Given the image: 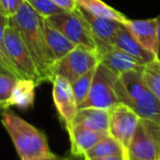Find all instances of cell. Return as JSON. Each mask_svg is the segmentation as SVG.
I'll list each match as a JSON object with an SVG mask.
<instances>
[{
  "mask_svg": "<svg viewBox=\"0 0 160 160\" xmlns=\"http://www.w3.org/2000/svg\"><path fill=\"white\" fill-rule=\"evenodd\" d=\"M86 160H127V151L125 153H120V155L104 156V157H98V158H92V159H86Z\"/></svg>",
  "mask_w": 160,
  "mask_h": 160,
  "instance_id": "cell-28",
  "label": "cell"
},
{
  "mask_svg": "<svg viewBox=\"0 0 160 160\" xmlns=\"http://www.w3.org/2000/svg\"><path fill=\"white\" fill-rule=\"evenodd\" d=\"M109 112V134L127 151L140 118L123 103H118Z\"/></svg>",
  "mask_w": 160,
  "mask_h": 160,
  "instance_id": "cell-8",
  "label": "cell"
},
{
  "mask_svg": "<svg viewBox=\"0 0 160 160\" xmlns=\"http://www.w3.org/2000/svg\"><path fill=\"white\" fill-rule=\"evenodd\" d=\"M110 112L97 108L78 109L72 124H80L87 128L99 132H109Z\"/></svg>",
  "mask_w": 160,
  "mask_h": 160,
  "instance_id": "cell-16",
  "label": "cell"
},
{
  "mask_svg": "<svg viewBox=\"0 0 160 160\" xmlns=\"http://www.w3.org/2000/svg\"><path fill=\"white\" fill-rule=\"evenodd\" d=\"M160 150V125L140 118L127 149L133 160H157Z\"/></svg>",
  "mask_w": 160,
  "mask_h": 160,
  "instance_id": "cell-7",
  "label": "cell"
},
{
  "mask_svg": "<svg viewBox=\"0 0 160 160\" xmlns=\"http://www.w3.org/2000/svg\"><path fill=\"white\" fill-rule=\"evenodd\" d=\"M8 21L12 27L16 28L24 42L42 82H52V66L54 59L45 42L43 18L23 1L16 14L8 18Z\"/></svg>",
  "mask_w": 160,
  "mask_h": 160,
  "instance_id": "cell-1",
  "label": "cell"
},
{
  "mask_svg": "<svg viewBox=\"0 0 160 160\" xmlns=\"http://www.w3.org/2000/svg\"><path fill=\"white\" fill-rule=\"evenodd\" d=\"M127 160H133V159H129V158H128V156H127Z\"/></svg>",
  "mask_w": 160,
  "mask_h": 160,
  "instance_id": "cell-34",
  "label": "cell"
},
{
  "mask_svg": "<svg viewBox=\"0 0 160 160\" xmlns=\"http://www.w3.org/2000/svg\"><path fill=\"white\" fill-rule=\"evenodd\" d=\"M78 10L89 27L92 38L96 43L98 56L114 48V38H115L116 33L123 23L112 20V19L96 17L93 14H90L89 12L85 11L80 7H78Z\"/></svg>",
  "mask_w": 160,
  "mask_h": 160,
  "instance_id": "cell-9",
  "label": "cell"
},
{
  "mask_svg": "<svg viewBox=\"0 0 160 160\" xmlns=\"http://www.w3.org/2000/svg\"><path fill=\"white\" fill-rule=\"evenodd\" d=\"M17 79L18 78L11 75L0 72V111H5L11 108L10 99Z\"/></svg>",
  "mask_w": 160,
  "mask_h": 160,
  "instance_id": "cell-23",
  "label": "cell"
},
{
  "mask_svg": "<svg viewBox=\"0 0 160 160\" xmlns=\"http://www.w3.org/2000/svg\"><path fill=\"white\" fill-rule=\"evenodd\" d=\"M43 33H44L45 42L54 59V62L64 57L66 54H68L71 49L76 47L45 18H43Z\"/></svg>",
  "mask_w": 160,
  "mask_h": 160,
  "instance_id": "cell-15",
  "label": "cell"
},
{
  "mask_svg": "<svg viewBox=\"0 0 160 160\" xmlns=\"http://www.w3.org/2000/svg\"><path fill=\"white\" fill-rule=\"evenodd\" d=\"M142 75L148 89L160 101V60L155 58L145 65Z\"/></svg>",
  "mask_w": 160,
  "mask_h": 160,
  "instance_id": "cell-21",
  "label": "cell"
},
{
  "mask_svg": "<svg viewBox=\"0 0 160 160\" xmlns=\"http://www.w3.org/2000/svg\"><path fill=\"white\" fill-rule=\"evenodd\" d=\"M53 83V100L59 118L64 123L66 129L72 124L73 118L78 111V103L76 101L71 83L60 76H55Z\"/></svg>",
  "mask_w": 160,
  "mask_h": 160,
  "instance_id": "cell-10",
  "label": "cell"
},
{
  "mask_svg": "<svg viewBox=\"0 0 160 160\" xmlns=\"http://www.w3.org/2000/svg\"><path fill=\"white\" fill-rule=\"evenodd\" d=\"M94 70H96V67L92 68L91 70L87 71L86 73H83L82 76H80L79 78H77L71 83V87H72V91L73 94H75L76 101L78 103V107H79L80 103L85 101V99L87 98L88 93H89L92 80H93Z\"/></svg>",
  "mask_w": 160,
  "mask_h": 160,
  "instance_id": "cell-22",
  "label": "cell"
},
{
  "mask_svg": "<svg viewBox=\"0 0 160 160\" xmlns=\"http://www.w3.org/2000/svg\"><path fill=\"white\" fill-rule=\"evenodd\" d=\"M99 56L96 51L76 46L68 54L56 60L52 66V76H60L72 83L77 78L98 65Z\"/></svg>",
  "mask_w": 160,
  "mask_h": 160,
  "instance_id": "cell-6",
  "label": "cell"
},
{
  "mask_svg": "<svg viewBox=\"0 0 160 160\" xmlns=\"http://www.w3.org/2000/svg\"><path fill=\"white\" fill-rule=\"evenodd\" d=\"M36 87L38 85L33 80L18 78L12 89L10 99L11 107H18L21 110H28L33 107Z\"/></svg>",
  "mask_w": 160,
  "mask_h": 160,
  "instance_id": "cell-18",
  "label": "cell"
},
{
  "mask_svg": "<svg viewBox=\"0 0 160 160\" xmlns=\"http://www.w3.org/2000/svg\"><path fill=\"white\" fill-rule=\"evenodd\" d=\"M157 160H160V150H159V155H158V157H157Z\"/></svg>",
  "mask_w": 160,
  "mask_h": 160,
  "instance_id": "cell-33",
  "label": "cell"
},
{
  "mask_svg": "<svg viewBox=\"0 0 160 160\" xmlns=\"http://www.w3.org/2000/svg\"><path fill=\"white\" fill-rule=\"evenodd\" d=\"M8 24V18L5 16H0V72L8 73L13 77L18 78L16 70L12 67L11 62H9V58L7 56L3 45V34H5L6 27Z\"/></svg>",
  "mask_w": 160,
  "mask_h": 160,
  "instance_id": "cell-24",
  "label": "cell"
},
{
  "mask_svg": "<svg viewBox=\"0 0 160 160\" xmlns=\"http://www.w3.org/2000/svg\"><path fill=\"white\" fill-rule=\"evenodd\" d=\"M25 2L42 18H48L64 11L55 5L52 0H24Z\"/></svg>",
  "mask_w": 160,
  "mask_h": 160,
  "instance_id": "cell-25",
  "label": "cell"
},
{
  "mask_svg": "<svg viewBox=\"0 0 160 160\" xmlns=\"http://www.w3.org/2000/svg\"><path fill=\"white\" fill-rule=\"evenodd\" d=\"M76 2L78 7L96 17L112 19L121 23H124L127 20L126 16L112 8L111 6L107 5L102 0H76Z\"/></svg>",
  "mask_w": 160,
  "mask_h": 160,
  "instance_id": "cell-19",
  "label": "cell"
},
{
  "mask_svg": "<svg viewBox=\"0 0 160 160\" xmlns=\"http://www.w3.org/2000/svg\"><path fill=\"white\" fill-rule=\"evenodd\" d=\"M123 24L128 29L134 38L147 49L157 56V20L145 19V20H129L127 19Z\"/></svg>",
  "mask_w": 160,
  "mask_h": 160,
  "instance_id": "cell-12",
  "label": "cell"
},
{
  "mask_svg": "<svg viewBox=\"0 0 160 160\" xmlns=\"http://www.w3.org/2000/svg\"><path fill=\"white\" fill-rule=\"evenodd\" d=\"M28 160H65V157H60V156H57L53 152H49L47 155L38 156V157L31 158V159H28Z\"/></svg>",
  "mask_w": 160,
  "mask_h": 160,
  "instance_id": "cell-29",
  "label": "cell"
},
{
  "mask_svg": "<svg viewBox=\"0 0 160 160\" xmlns=\"http://www.w3.org/2000/svg\"><path fill=\"white\" fill-rule=\"evenodd\" d=\"M0 116L1 123L9 134L21 160L52 152L46 135L41 129L28 123L11 109L2 111Z\"/></svg>",
  "mask_w": 160,
  "mask_h": 160,
  "instance_id": "cell-2",
  "label": "cell"
},
{
  "mask_svg": "<svg viewBox=\"0 0 160 160\" xmlns=\"http://www.w3.org/2000/svg\"><path fill=\"white\" fill-rule=\"evenodd\" d=\"M67 132L70 139V153L81 156L109 134V132L93 131L80 124H71Z\"/></svg>",
  "mask_w": 160,
  "mask_h": 160,
  "instance_id": "cell-11",
  "label": "cell"
},
{
  "mask_svg": "<svg viewBox=\"0 0 160 160\" xmlns=\"http://www.w3.org/2000/svg\"><path fill=\"white\" fill-rule=\"evenodd\" d=\"M99 62L112 70L116 75H121L129 70L142 71L145 64L134 56L118 48H112L99 56Z\"/></svg>",
  "mask_w": 160,
  "mask_h": 160,
  "instance_id": "cell-13",
  "label": "cell"
},
{
  "mask_svg": "<svg viewBox=\"0 0 160 160\" xmlns=\"http://www.w3.org/2000/svg\"><path fill=\"white\" fill-rule=\"evenodd\" d=\"M1 112H2V111H0V114H1Z\"/></svg>",
  "mask_w": 160,
  "mask_h": 160,
  "instance_id": "cell-35",
  "label": "cell"
},
{
  "mask_svg": "<svg viewBox=\"0 0 160 160\" xmlns=\"http://www.w3.org/2000/svg\"><path fill=\"white\" fill-rule=\"evenodd\" d=\"M52 1L64 11H73L78 7L76 0H52Z\"/></svg>",
  "mask_w": 160,
  "mask_h": 160,
  "instance_id": "cell-27",
  "label": "cell"
},
{
  "mask_svg": "<svg viewBox=\"0 0 160 160\" xmlns=\"http://www.w3.org/2000/svg\"><path fill=\"white\" fill-rule=\"evenodd\" d=\"M126 150L124 147L118 142L114 137H112L110 134L101 138L94 146H92L88 151L83 153V157L86 159H92V158L104 157V156L111 155H120L125 153Z\"/></svg>",
  "mask_w": 160,
  "mask_h": 160,
  "instance_id": "cell-20",
  "label": "cell"
},
{
  "mask_svg": "<svg viewBox=\"0 0 160 160\" xmlns=\"http://www.w3.org/2000/svg\"><path fill=\"white\" fill-rule=\"evenodd\" d=\"M3 45L9 62L16 70L18 78L33 80L38 86L43 83L24 42L9 21L3 34Z\"/></svg>",
  "mask_w": 160,
  "mask_h": 160,
  "instance_id": "cell-4",
  "label": "cell"
},
{
  "mask_svg": "<svg viewBox=\"0 0 160 160\" xmlns=\"http://www.w3.org/2000/svg\"><path fill=\"white\" fill-rule=\"evenodd\" d=\"M75 46H81L97 52L96 43L86 20L80 14L78 7L73 11H62L45 18Z\"/></svg>",
  "mask_w": 160,
  "mask_h": 160,
  "instance_id": "cell-5",
  "label": "cell"
},
{
  "mask_svg": "<svg viewBox=\"0 0 160 160\" xmlns=\"http://www.w3.org/2000/svg\"><path fill=\"white\" fill-rule=\"evenodd\" d=\"M65 160H86L85 157L81 155H72V153H69L67 157H65Z\"/></svg>",
  "mask_w": 160,
  "mask_h": 160,
  "instance_id": "cell-31",
  "label": "cell"
},
{
  "mask_svg": "<svg viewBox=\"0 0 160 160\" xmlns=\"http://www.w3.org/2000/svg\"><path fill=\"white\" fill-rule=\"evenodd\" d=\"M24 0H0V5L3 10V13L7 18H10L19 10Z\"/></svg>",
  "mask_w": 160,
  "mask_h": 160,
  "instance_id": "cell-26",
  "label": "cell"
},
{
  "mask_svg": "<svg viewBox=\"0 0 160 160\" xmlns=\"http://www.w3.org/2000/svg\"><path fill=\"white\" fill-rule=\"evenodd\" d=\"M0 16H5V13H3L2 8H1V5H0ZM5 17H6V16H5Z\"/></svg>",
  "mask_w": 160,
  "mask_h": 160,
  "instance_id": "cell-32",
  "label": "cell"
},
{
  "mask_svg": "<svg viewBox=\"0 0 160 160\" xmlns=\"http://www.w3.org/2000/svg\"><path fill=\"white\" fill-rule=\"evenodd\" d=\"M156 20H157V43H158L157 58L160 60V14L156 18Z\"/></svg>",
  "mask_w": 160,
  "mask_h": 160,
  "instance_id": "cell-30",
  "label": "cell"
},
{
  "mask_svg": "<svg viewBox=\"0 0 160 160\" xmlns=\"http://www.w3.org/2000/svg\"><path fill=\"white\" fill-rule=\"evenodd\" d=\"M113 46L115 47V48H118V49H121V51H123V52H125V53L136 57L142 62H144L145 65L150 62L151 60H153L155 58H157V56H156L155 54L147 51V49L134 38V35L128 31V29H127L124 24L121 25V28L118 29V33H116V35H115V38H114Z\"/></svg>",
  "mask_w": 160,
  "mask_h": 160,
  "instance_id": "cell-14",
  "label": "cell"
},
{
  "mask_svg": "<svg viewBox=\"0 0 160 160\" xmlns=\"http://www.w3.org/2000/svg\"><path fill=\"white\" fill-rule=\"evenodd\" d=\"M125 105L131 108L140 118L160 125V101L151 93L150 90L140 99L129 101Z\"/></svg>",
  "mask_w": 160,
  "mask_h": 160,
  "instance_id": "cell-17",
  "label": "cell"
},
{
  "mask_svg": "<svg viewBox=\"0 0 160 160\" xmlns=\"http://www.w3.org/2000/svg\"><path fill=\"white\" fill-rule=\"evenodd\" d=\"M118 75L110 70L103 64L98 62L94 70L93 80L89 93L78 109L81 108H97L102 110H110L120 103L115 92V81Z\"/></svg>",
  "mask_w": 160,
  "mask_h": 160,
  "instance_id": "cell-3",
  "label": "cell"
}]
</instances>
